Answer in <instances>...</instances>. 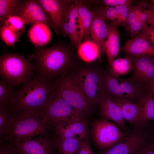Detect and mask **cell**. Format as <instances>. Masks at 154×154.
<instances>
[{"mask_svg": "<svg viewBox=\"0 0 154 154\" xmlns=\"http://www.w3.org/2000/svg\"><path fill=\"white\" fill-rule=\"evenodd\" d=\"M32 58L35 61L36 72L51 81L78 67L72 50L62 44L38 47Z\"/></svg>", "mask_w": 154, "mask_h": 154, "instance_id": "obj_1", "label": "cell"}, {"mask_svg": "<svg viewBox=\"0 0 154 154\" xmlns=\"http://www.w3.org/2000/svg\"><path fill=\"white\" fill-rule=\"evenodd\" d=\"M54 91L53 81L36 72L17 90L13 103L10 109L16 112H38Z\"/></svg>", "mask_w": 154, "mask_h": 154, "instance_id": "obj_2", "label": "cell"}, {"mask_svg": "<svg viewBox=\"0 0 154 154\" xmlns=\"http://www.w3.org/2000/svg\"><path fill=\"white\" fill-rule=\"evenodd\" d=\"M13 123L3 139L12 143L41 136L55 135V129L37 112H15Z\"/></svg>", "mask_w": 154, "mask_h": 154, "instance_id": "obj_3", "label": "cell"}, {"mask_svg": "<svg viewBox=\"0 0 154 154\" xmlns=\"http://www.w3.org/2000/svg\"><path fill=\"white\" fill-rule=\"evenodd\" d=\"M36 73L35 64L21 54L6 53L0 56L1 80L10 86L23 84Z\"/></svg>", "mask_w": 154, "mask_h": 154, "instance_id": "obj_4", "label": "cell"}, {"mask_svg": "<svg viewBox=\"0 0 154 154\" xmlns=\"http://www.w3.org/2000/svg\"><path fill=\"white\" fill-rule=\"evenodd\" d=\"M56 94L75 108L90 116L93 108L86 98L74 71L70 72L53 80Z\"/></svg>", "mask_w": 154, "mask_h": 154, "instance_id": "obj_5", "label": "cell"}, {"mask_svg": "<svg viewBox=\"0 0 154 154\" xmlns=\"http://www.w3.org/2000/svg\"><path fill=\"white\" fill-rule=\"evenodd\" d=\"M105 91L114 98H122L138 102L147 91V88L131 77L123 78L113 74L108 68L104 70Z\"/></svg>", "mask_w": 154, "mask_h": 154, "instance_id": "obj_6", "label": "cell"}, {"mask_svg": "<svg viewBox=\"0 0 154 154\" xmlns=\"http://www.w3.org/2000/svg\"><path fill=\"white\" fill-rule=\"evenodd\" d=\"M83 91L92 108L99 106L105 91L104 70L97 66H78L74 70Z\"/></svg>", "mask_w": 154, "mask_h": 154, "instance_id": "obj_7", "label": "cell"}, {"mask_svg": "<svg viewBox=\"0 0 154 154\" xmlns=\"http://www.w3.org/2000/svg\"><path fill=\"white\" fill-rule=\"evenodd\" d=\"M38 113L41 118L53 128L54 125L60 121L80 114H86L59 96L55 90Z\"/></svg>", "mask_w": 154, "mask_h": 154, "instance_id": "obj_8", "label": "cell"}, {"mask_svg": "<svg viewBox=\"0 0 154 154\" xmlns=\"http://www.w3.org/2000/svg\"><path fill=\"white\" fill-rule=\"evenodd\" d=\"M91 132L95 145L103 150L116 144L128 133L123 131L116 124L103 118L93 122Z\"/></svg>", "mask_w": 154, "mask_h": 154, "instance_id": "obj_9", "label": "cell"}, {"mask_svg": "<svg viewBox=\"0 0 154 154\" xmlns=\"http://www.w3.org/2000/svg\"><path fill=\"white\" fill-rule=\"evenodd\" d=\"M88 116L83 114L55 123L53 127L56 135L61 138L89 139L90 130L86 119Z\"/></svg>", "mask_w": 154, "mask_h": 154, "instance_id": "obj_10", "label": "cell"}, {"mask_svg": "<svg viewBox=\"0 0 154 154\" xmlns=\"http://www.w3.org/2000/svg\"><path fill=\"white\" fill-rule=\"evenodd\" d=\"M56 137L41 136L11 143L19 154H58Z\"/></svg>", "mask_w": 154, "mask_h": 154, "instance_id": "obj_11", "label": "cell"}, {"mask_svg": "<svg viewBox=\"0 0 154 154\" xmlns=\"http://www.w3.org/2000/svg\"><path fill=\"white\" fill-rule=\"evenodd\" d=\"M146 133L138 129L128 133L116 144L101 154H136L148 141Z\"/></svg>", "mask_w": 154, "mask_h": 154, "instance_id": "obj_12", "label": "cell"}, {"mask_svg": "<svg viewBox=\"0 0 154 154\" xmlns=\"http://www.w3.org/2000/svg\"><path fill=\"white\" fill-rule=\"evenodd\" d=\"M73 1L39 0L50 27L57 34L61 33L62 24L65 15Z\"/></svg>", "mask_w": 154, "mask_h": 154, "instance_id": "obj_13", "label": "cell"}, {"mask_svg": "<svg viewBox=\"0 0 154 154\" xmlns=\"http://www.w3.org/2000/svg\"><path fill=\"white\" fill-rule=\"evenodd\" d=\"M133 65L131 77L147 88L154 80V56H131Z\"/></svg>", "mask_w": 154, "mask_h": 154, "instance_id": "obj_14", "label": "cell"}, {"mask_svg": "<svg viewBox=\"0 0 154 154\" xmlns=\"http://www.w3.org/2000/svg\"><path fill=\"white\" fill-rule=\"evenodd\" d=\"M99 107L102 118L113 121L122 130L126 129L125 120L119 105L105 90L100 98Z\"/></svg>", "mask_w": 154, "mask_h": 154, "instance_id": "obj_15", "label": "cell"}, {"mask_svg": "<svg viewBox=\"0 0 154 154\" xmlns=\"http://www.w3.org/2000/svg\"><path fill=\"white\" fill-rule=\"evenodd\" d=\"M61 33L64 36H68L71 42L75 46H77L82 42L79 31L78 10L74 2L71 3L65 15L62 24Z\"/></svg>", "mask_w": 154, "mask_h": 154, "instance_id": "obj_16", "label": "cell"}, {"mask_svg": "<svg viewBox=\"0 0 154 154\" xmlns=\"http://www.w3.org/2000/svg\"><path fill=\"white\" fill-rule=\"evenodd\" d=\"M15 15L22 18L27 24L41 23L50 27L44 11L38 0L23 2Z\"/></svg>", "mask_w": 154, "mask_h": 154, "instance_id": "obj_17", "label": "cell"}, {"mask_svg": "<svg viewBox=\"0 0 154 154\" xmlns=\"http://www.w3.org/2000/svg\"><path fill=\"white\" fill-rule=\"evenodd\" d=\"M120 51L125 53L126 55L131 56H154V45L138 35L131 39L127 40Z\"/></svg>", "mask_w": 154, "mask_h": 154, "instance_id": "obj_18", "label": "cell"}, {"mask_svg": "<svg viewBox=\"0 0 154 154\" xmlns=\"http://www.w3.org/2000/svg\"><path fill=\"white\" fill-rule=\"evenodd\" d=\"M106 23L108 34L105 42L104 52L107 56L109 66L118 56L121 48L119 33L117 29L118 24L116 22L112 21Z\"/></svg>", "mask_w": 154, "mask_h": 154, "instance_id": "obj_19", "label": "cell"}, {"mask_svg": "<svg viewBox=\"0 0 154 154\" xmlns=\"http://www.w3.org/2000/svg\"><path fill=\"white\" fill-rule=\"evenodd\" d=\"M77 9L80 33L82 40L90 38L91 27L94 12L87 6L83 5L80 1L74 0Z\"/></svg>", "mask_w": 154, "mask_h": 154, "instance_id": "obj_20", "label": "cell"}, {"mask_svg": "<svg viewBox=\"0 0 154 154\" xmlns=\"http://www.w3.org/2000/svg\"><path fill=\"white\" fill-rule=\"evenodd\" d=\"M77 53L79 58L88 63L101 61L103 54L98 45L90 38L85 39L77 46Z\"/></svg>", "mask_w": 154, "mask_h": 154, "instance_id": "obj_21", "label": "cell"}, {"mask_svg": "<svg viewBox=\"0 0 154 154\" xmlns=\"http://www.w3.org/2000/svg\"><path fill=\"white\" fill-rule=\"evenodd\" d=\"M94 12L90 30V38L98 45L104 53L105 42L108 34L107 27L105 21Z\"/></svg>", "mask_w": 154, "mask_h": 154, "instance_id": "obj_22", "label": "cell"}, {"mask_svg": "<svg viewBox=\"0 0 154 154\" xmlns=\"http://www.w3.org/2000/svg\"><path fill=\"white\" fill-rule=\"evenodd\" d=\"M28 34L31 41L38 47L47 44L51 37V33L48 26L41 23H34L29 30Z\"/></svg>", "mask_w": 154, "mask_h": 154, "instance_id": "obj_23", "label": "cell"}, {"mask_svg": "<svg viewBox=\"0 0 154 154\" xmlns=\"http://www.w3.org/2000/svg\"><path fill=\"white\" fill-rule=\"evenodd\" d=\"M139 110V126L154 120V96L148 91L138 102Z\"/></svg>", "mask_w": 154, "mask_h": 154, "instance_id": "obj_24", "label": "cell"}, {"mask_svg": "<svg viewBox=\"0 0 154 154\" xmlns=\"http://www.w3.org/2000/svg\"><path fill=\"white\" fill-rule=\"evenodd\" d=\"M114 99L120 108L125 120L132 125L139 126V110L138 103L122 98Z\"/></svg>", "mask_w": 154, "mask_h": 154, "instance_id": "obj_25", "label": "cell"}, {"mask_svg": "<svg viewBox=\"0 0 154 154\" xmlns=\"http://www.w3.org/2000/svg\"><path fill=\"white\" fill-rule=\"evenodd\" d=\"M82 140L76 138H61L57 136L58 154H77Z\"/></svg>", "mask_w": 154, "mask_h": 154, "instance_id": "obj_26", "label": "cell"}, {"mask_svg": "<svg viewBox=\"0 0 154 154\" xmlns=\"http://www.w3.org/2000/svg\"><path fill=\"white\" fill-rule=\"evenodd\" d=\"M133 67L131 57L126 55L123 58H116L108 68L112 73L120 76L128 73Z\"/></svg>", "mask_w": 154, "mask_h": 154, "instance_id": "obj_27", "label": "cell"}, {"mask_svg": "<svg viewBox=\"0 0 154 154\" xmlns=\"http://www.w3.org/2000/svg\"><path fill=\"white\" fill-rule=\"evenodd\" d=\"M14 86L0 81V109L10 108L13 103L16 92Z\"/></svg>", "mask_w": 154, "mask_h": 154, "instance_id": "obj_28", "label": "cell"}, {"mask_svg": "<svg viewBox=\"0 0 154 154\" xmlns=\"http://www.w3.org/2000/svg\"><path fill=\"white\" fill-rule=\"evenodd\" d=\"M22 2L19 0H0V27L9 16L15 15Z\"/></svg>", "mask_w": 154, "mask_h": 154, "instance_id": "obj_29", "label": "cell"}, {"mask_svg": "<svg viewBox=\"0 0 154 154\" xmlns=\"http://www.w3.org/2000/svg\"><path fill=\"white\" fill-rule=\"evenodd\" d=\"M15 112L11 109H0V140L8 133L14 120Z\"/></svg>", "mask_w": 154, "mask_h": 154, "instance_id": "obj_30", "label": "cell"}, {"mask_svg": "<svg viewBox=\"0 0 154 154\" xmlns=\"http://www.w3.org/2000/svg\"><path fill=\"white\" fill-rule=\"evenodd\" d=\"M121 26L129 31L132 38L136 37L144 25L139 20L136 13L135 5L131 7L126 22Z\"/></svg>", "mask_w": 154, "mask_h": 154, "instance_id": "obj_31", "label": "cell"}, {"mask_svg": "<svg viewBox=\"0 0 154 154\" xmlns=\"http://www.w3.org/2000/svg\"><path fill=\"white\" fill-rule=\"evenodd\" d=\"M149 2L147 0H141L135 5L138 18L144 25H149Z\"/></svg>", "mask_w": 154, "mask_h": 154, "instance_id": "obj_32", "label": "cell"}, {"mask_svg": "<svg viewBox=\"0 0 154 154\" xmlns=\"http://www.w3.org/2000/svg\"><path fill=\"white\" fill-rule=\"evenodd\" d=\"M0 35L7 46L14 47L15 44L17 39V32L13 31L3 24L1 27Z\"/></svg>", "mask_w": 154, "mask_h": 154, "instance_id": "obj_33", "label": "cell"}, {"mask_svg": "<svg viewBox=\"0 0 154 154\" xmlns=\"http://www.w3.org/2000/svg\"><path fill=\"white\" fill-rule=\"evenodd\" d=\"M93 11L105 21H110L116 22L117 13L114 7L105 6L102 8L95 9Z\"/></svg>", "mask_w": 154, "mask_h": 154, "instance_id": "obj_34", "label": "cell"}, {"mask_svg": "<svg viewBox=\"0 0 154 154\" xmlns=\"http://www.w3.org/2000/svg\"><path fill=\"white\" fill-rule=\"evenodd\" d=\"M26 24L25 21L21 17L17 15H12L7 19L3 24L17 32L22 29Z\"/></svg>", "mask_w": 154, "mask_h": 154, "instance_id": "obj_35", "label": "cell"}, {"mask_svg": "<svg viewBox=\"0 0 154 154\" xmlns=\"http://www.w3.org/2000/svg\"><path fill=\"white\" fill-rule=\"evenodd\" d=\"M134 2L114 7L117 13L116 22L121 25L126 21L131 9L134 5Z\"/></svg>", "mask_w": 154, "mask_h": 154, "instance_id": "obj_36", "label": "cell"}, {"mask_svg": "<svg viewBox=\"0 0 154 154\" xmlns=\"http://www.w3.org/2000/svg\"><path fill=\"white\" fill-rule=\"evenodd\" d=\"M0 154H19L12 143L7 140H0Z\"/></svg>", "mask_w": 154, "mask_h": 154, "instance_id": "obj_37", "label": "cell"}, {"mask_svg": "<svg viewBox=\"0 0 154 154\" xmlns=\"http://www.w3.org/2000/svg\"><path fill=\"white\" fill-rule=\"evenodd\" d=\"M138 35L143 37L154 45V27L149 25H145Z\"/></svg>", "mask_w": 154, "mask_h": 154, "instance_id": "obj_38", "label": "cell"}, {"mask_svg": "<svg viewBox=\"0 0 154 154\" xmlns=\"http://www.w3.org/2000/svg\"><path fill=\"white\" fill-rule=\"evenodd\" d=\"M77 154H94L89 139L81 141Z\"/></svg>", "mask_w": 154, "mask_h": 154, "instance_id": "obj_39", "label": "cell"}, {"mask_svg": "<svg viewBox=\"0 0 154 154\" xmlns=\"http://www.w3.org/2000/svg\"><path fill=\"white\" fill-rule=\"evenodd\" d=\"M132 0H104L103 3L106 6L115 7L124 5L130 4L134 2Z\"/></svg>", "mask_w": 154, "mask_h": 154, "instance_id": "obj_40", "label": "cell"}, {"mask_svg": "<svg viewBox=\"0 0 154 154\" xmlns=\"http://www.w3.org/2000/svg\"><path fill=\"white\" fill-rule=\"evenodd\" d=\"M136 154H154V142L147 141Z\"/></svg>", "mask_w": 154, "mask_h": 154, "instance_id": "obj_41", "label": "cell"}, {"mask_svg": "<svg viewBox=\"0 0 154 154\" xmlns=\"http://www.w3.org/2000/svg\"><path fill=\"white\" fill-rule=\"evenodd\" d=\"M149 25L154 27V4L149 2Z\"/></svg>", "mask_w": 154, "mask_h": 154, "instance_id": "obj_42", "label": "cell"}, {"mask_svg": "<svg viewBox=\"0 0 154 154\" xmlns=\"http://www.w3.org/2000/svg\"><path fill=\"white\" fill-rule=\"evenodd\" d=\"M147 90L148 92L153 95L154 94V80L148 87Z\"/></svg>", "mask_w": 154, "mask_h": 154, "instance_id": "obj_43", "label": "cell"}, {"mask_svg": "<svg viewBox=\"0 0 154 154\" xmlns=\"http://www.w3.org/2000/svg\"><path fill=\"white\" fill-rule=\"evenodd\" d=\"M153 96H154V94L153 95Z\"/></svg>", "mask_w": 154, "mask_h": 154, "instance_id": "obj_44", "label": "cell"}]
</instances>
